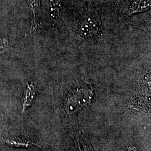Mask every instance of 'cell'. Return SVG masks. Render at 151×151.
Segmentation results:
<instances>
[{
  "label": "cell",
  "mask_w": 151,
  "mask_h": 151,
  "mask_svg": "<svg viewBox=\"0 0 151 151\" xmlns=\"http://www.w3.org/2000/svg\"><path fill=\"white\" fill-rule=\"evenodd\" d=\"M81 36L90 41H95L101 32L100 19L97 15L88 11L83 16L80 25Z\"/></svg>",
  "instance_id": "6da1fadb"
},
{
  "label": "cell",
  "mask_w": 151,
  "mask_h": 151,
  "mask_svg": "<svg viewBox=\"0 0 151 151\" xmlns=\"http://www.w3.org/2000/svg\"><path fill=\"white\" fill-rule=\"evenodd\" d=\"M93 92L90 89L80 88L72 92L65 104V110L68 115H72L91 101Z\"/></svg>",
  "instance_id": "7a4b0ae2"
},
{
  "label": "cell",
  "mask_w": 151,
  "mask_h": 151,
  "mask_svg": "<svg viewBox=\"0 0 151 151\" xmlns=\"http://www.w3.org/2000/svg\"><path fill=\"white\" fill-rule=\"evenodd\" d=\"M29 6L32 13V21L30 28V33H32L37 30L40 27V0H30Z\"/></svg>",
  "instance_id": "3957f363"
},
{
  "label": "cell",
  "mask_w": 151,
  "mask_h": 151,
  "mask_svg": "<svg viewBox=\"0 0 151 151\" xmlns=\"http://www.w3.org/2000/svg\"><path fill=\"white\" fill-rule=\"evenodd\" d=\"M151 6V0H132L128 9V14L132 15L147 11L150 9Z\"/></svg>",
  "instance_id": "277c9868"
},
{
  "label": "cell",
  "mask_w": 151,
  "mask_h": 151,
  "mask_svg": "<svg viewBox=\"0 0 151 151\" xmlns=\"http://www.w3.org/2000/svg\"><path fill=\"white\" fill-rule=\"evenodd\" d=\"M36 95L35 88L32 83H27V90L24 99V103L22 105V113L29 108L32 104L33 100Z\"/></svg>",
  "instance_id": "5b68a950"
},
{
  "label": "cell",
  "mask_w": 151,
  "mask_h": 151,
  "mask_svg": "<svg viewBox=\"0 0 151 151\" xmlns=\"http://www.w3.org/2000/svg\"><path fill=\"white\" fill-rule=\"evenodd\" d=\"M4 142L9 146L17 148H27L32 145L39 146L37 143H34L32 141L21 138H15L10 139H4Z\"/></svg>",
  "instance_id": "8992f818"
},
{
  "label": "cell",
  "mask_w": 151,
  "mask_h": 151,
  "mask_svg": "<svg viewBox=\"0 0 151 151\" xmlns=\"http://www.w3.org/2000/svg\"><path fill=\"white\" fill-rule=\"evenodd\" d=\"M50 10L52 17L56 19L60 15L61 0H48Z\"/></svg>",
  "instance_id": "52a82bcc"
},
{
  "label": "cell",
  "mask_w": 151,
  "mask_h": 151,
  "mask_svg": "<svg viewBox=\"0 0 151 151\" xmlns=\"http://www.w3.org/2000/svg\"><path fill=\"white\" fill-rule=\"evenodd\" d=\"M10 43L5 38H0V54L4 53L10 48Z\"/></svg>",
  "instance_id": "ba28073f"
},
{
  "label": "cell",
  "mask_w": 151,
  "mask_h": 151,
  "mask_svg": "<svg viewBox=\"0 0 151 151\" xmlns=\"http://www.w3.org/2000/svg\"><path fill=\"white\" fill-rule=\"evenodd\" d=\"M78 144H79V148H80V151H88L87 148H86L85 147H84V145L83 144L82 140H78Z\"/></svg>",
  "instance_id": "9c48e42d"
},
{
  "label": "cell",
  "mask_w": 151,
  "mask_h": 151,
  "mask_svg": "<svg viewBox=\"0 0 151 151\" xmlns=\"http://www.w3.org/2000/svg\"><path fill=\"white\" fill-rule=\"evenodd\" d=\"M127 151H139V150L135 146H132L128 147Z\"/></svg>",
  "instance_id": "30bf717a"
}]
</instances>
